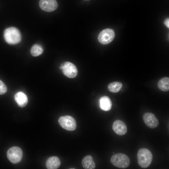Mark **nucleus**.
Here are the masks:
<instances>
[{
	"mask_svg": "<svg viewBox=\"0 0 169 169\" xmlns=\"http://www.w3.org/2000/svg\"><path fill=\"white\" fill-rule=\"evenodd\" d=\"M3 37L6 42L10 44H14L20 42L21 35L19 30L14 27H10L4 31Z\"/></svg>",
	"mask_w": 169,
	"mask_h": 169,
	"instance_id": "nucleus-1",
	"label": "nucleus"
},
{
	"mask_svg": "<svg viewBox=\"0 0 169 169\" xmlns=\"http://www.w3.org/2000/svg\"><path fill=\"white\" fill-rule=\"evenodd\" d=\"M137 159L139 165L142 168H146L151 164L153 159V155L149 150L141 148L138 150Z\"/></svg>",
	"mask_w": 169,
	"mask_h": 169,
	"instance_id": "nucleus-2",
	"label": "nucleus"
},
{
	"mask_svg": "<svg viewBox=\"0 0 169 169\" xmlns=\"http://www.w3.org/2000/svg\"><path fill=\"white\" fill-rule=\"evenodd\" d=\"M110 161L115 166L123 169L128 167L130 162L129 157L122 153H117L113 155L110 158Z\"/></svg>",
	"mask_w": 169,
	"mask_h": 169,
	"instance_id": "nucleus-3",
	"label": "nucleus"
},
{
	"mask_svg": "<svg viewBox=\"0 0 169 169\" xmlns=\"http://www.w3.org/2000/svg\"><path fill=\"white\" fill-rule=\"evenodd\" d=\"M58 121L61 127L66 130L73 131L76 128L77 124L75 119L70 115L61 116Z\"/></svg>",
	"mask_w": 169,
	"mask_h": 169,
	"instance_id": "nucleus-4",
	"label": "nucleus"
},
{
	"mask_svg": "<svg viewBox=\"0 0 169 169\" xmlns=\"http://www.w3.org/2000/svg\"><path fill=\"white\" fill-rule=\"evenodd\" d=\"M23 156V152L21 149L17 146L11 147L7 152V157L9 161L13 163L19 162Z\"/></svg>",
	"mask_w": 169,
	"mask_h": 169,
	"instance_id": "nucleus-5",
	"label": "nucleus"
},
{
	"mask_svg": "<svg viewBox=\"0 0 169 169\" xmlns=\"http://www.w3.org/2000/svg\"><path fill=\"white\" fill-rule=\"evenodd\" d=\"M60 68L62 70L64 74L68 78H74L77 75L78 70L76 66L70 62H66L61 64Z\"/></svg>",
	"mask_w": 169,
	"mask_h": 169,
	"instance_id": "nucleus-6",
	"label": "nucleus"
},
{
	"mask_svg": "<svg viewBox=\"0 0 169 169\" xmlns=\"http://www.w3.org/2000/svg\"><path fill=\"white\" fill-rule=\"evenodd\" d=\"M114 30L110 28L103 30L99 33L98 38L100 43L103 44H108L110 43L115 38Z\"/></svg>",
	"mask_w": 169,
	"mask_h": 169,
	"instance_id": "nucleus-7",
	"label": "nucleus"
},
{
	"mask_svg": "<svg viewBox=\"0 0 169 169\" xmlns=\"http://www.w3.org/2000/svg\"><path fill=\"white\" fill-rule=\"evenodd\" d=\"M39 5L42 10L49 12L54 11L58 7L56 0H40Z\"/></svg>",
	"mask_w": 169,
	"mask_h": 169,
	"instance_id": "nucleus-8",
	"label": "nucleus"
},
{
	"mask_svg": "<svg viewBox=\"0 0 169 169\" xmlns=\"http://www.w3.org/2000/svg\"><path fill=\"white\" fill-rule=\"evenodd\" d=\"M143 119L147 126L151 128H154L159 125V121L155 116L150 112L145 113L143 115Z\"/></svg>",
	"mask_w": 169,
	"mask_h": 169,
	"instance_id": "nucleus-9",
	"label": "nucleus"
},
{
	"mask_svg": "<svg viewBox=\"0 0 169 169\" xmlns=\"http://www.w3.org/2000/svg\"><path fill=\"white\" fill-rule=\"evenodd\" d=\"M112 129L116 134L120 136L125 134L127 131V128L125 123L119 120L113 122Z\"/></svg>",
	"mask_w": 169,
	"mask_h": 169,
	"instance_id": "nucleus-10",
	"label": "nucleus"
},
{
	"mask_svg": "<svg viewBox=\"0 0 169 169\" xmlns=\"http://www.w3.org/2000/svg\"><path fill=\"white\" fill-rule=\"evenodd\" d=\"M14 99L18 106L20 107H25L28 102L27 95L22 92L16 93L14 96Z\"/></svg>",
	"mask_w": 169,
	"mask_h": 169,
	"instance_id": "nucleus-11",
	"label": "nucleus"
},
{
	"mask_svg": "<svg viewBox=\"0 0 169 169\" xmlns=\"http://www.w3.org/2000/svg\"><path fill=\"white\" fill-rule=\"evenodd\" d=\"M60 161L59 158L56 156L49 157L46 162V166L48 169L58 168L60 165Z\"/></svg>",
	"mask_w": 169,
	"mask_h": 169,
	"instance_id": "nucleus-12",
	"label": "nucleus"
},
{
	"mask_svg": "<svg viewBox=\"0 0 169 169\" xmlns=\"http://www.w3.org/2000/svg\"><path fill=\"white\" fill-rule=\"evenodd\" d=\"M100 106V108L105 111L110 110L112 107V103L110 98L107 96L101 97L99 100Z\"/></svg>",
	"mask_w": 169,
	"mask_h": 169,
	"instance_id": "nucleus-13",
	"label": "nucleus"
},
{
	"mask_svg": "<svg viewBox=\"0 0 169 169\" xmlns=\"http://www.w3.org/2000/svg\"><path fill=\"white\" fill-rule=\"evenodd\" d=\"M83 167L85 169H94L95 167L92 157L90 155L85 156L82 161Z\"/></svg>",
	"mask_w": 169,
	"mask_h": 169,
	"instance_id": "nucleus-14",
	"label": "nucleus"
},
{
	"mask_svg": "<svg viewBox=\"0 0 169 169\" xmlns=\"http://www.w3.org/2000/svg\"><path fill=\"white\" fill-rule=\"evenodd\" d=\"M158 88L161 90L166 91L169 90V78L164 77L160 79L158 83Z\"/></svg>",
	"mask_w": 169,
	"mask_h": 169,
	"instance_id": "nucleus-15",
	"label": "nucleus"
},
{
	"mask_svg": "<svg viewBox=\"0 0 169 169\" xmlns=\"http://www.w3.org/2000/svg\"><path fill=\"white\" fill-rule=\"evenodd\" d=\"M122 86V83L119 82H114L110 83L108 86L109 90L113 93L119 92Z\"/></svg>",
	"mask_w": 169,
	"mask_h": 169,
	"instance_id": "nucleus-16",
	"label": "nucleus"
},
{
	"mask_svg": "<svg viewBox=\"0 0 169 169\" xmlns=\"http://www.w3.org/2000/svg\"><path fill=\"white\" fill-rule=\"evenodd\" d=\"M31 53L33 56H36L41 54L43 51L42 46L39 44H35L31 48Z\"/></svg>",
	"mask_w": 169,
	"mask_h": 169,
	"instance_id": "nucleus-17",
	"label": "nucleus"
},
{
	"mask_svg": "<svg viewBox=\"0 0 169 169\" xmlns=\"http://www.w3.org/2000/svg\"><path fill=\"white\" fill-rule=\"evenodd\" d=\"M7 88L5 84L0 80V95L5 94L7 91Z\"/></svg>",
	"mask_w": 169,
	"mask_h": 169,
	"instance_id": "nucleus-18",
	"label": "nucleus"
},
{
	"mask_svg": "<svg viewBox=\"0 0 169 169\" xmlns=\"http://www.w3.org/2000/svg\"><path fill=\"white\" fill-rule=\"evenodd\" d=\"M165 24L166 26L169 28V19L168 18L166 19L165 21Z\"/></svg>",
	"mask_w": 169,
	"mask_h": 169,
	"instance_id": "nucleus-19",
	"label": "nucleus"
},
{
	"mask_svg": "<svg viewBox=\"0 0 169 169\" xmlns=\"http://www.w3.org/2000/svg\"></svg>",
	"mask_w": 169,
	"mask_h": 169,
	"instance_id": "nucleus-20",
	"label": "nucleus"
}]
</instances>
